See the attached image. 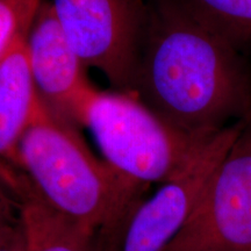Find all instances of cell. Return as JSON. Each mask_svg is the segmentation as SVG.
<instances>
[{
  "mask_svg": "<svg viewBox=\"0 0 251 251\" xmlns=\"http://www.w3.org/2000/svg\"><path fill=\"white\" fill-rule=\"evenodd\" d=\"M43 0H0V59L27 36Z\"/></svg>",
  "mask_w": 251,
  "mask_h": 251,
  "instance_id": "8fae6325",
  "label": "cell"
},
{
  "mask_svg": "<svg viewBox=\"0 0 251 251\" xmlns=\"http://www.w3.org/2000/svg\"><path fill=\"white\" fill-rule=\"evenodd\" d=\"M17 168L52 208L118 251L126 225L148 186L92 152L79 128L42 108L19 143Z\"/></svg>",
  "mask_w": 251,
  "mask_h": 251,
  "instance_id": "7a4b0ae2",
  "label": "cell"
},
{
  "mask_svg": "<svg viewBox=\"0 0 251 251\" xmlns=\"http://www.w3.org/2000/svg\"><path fill=\"white\" fill-rule=\"evenodd\" d=\"M56 17L87 68L112 89L133 92L135 70L149 15L148 0H52Z\"/></svg>",
  "mask_w": 251,
  "mask_h": 251,
  "instance_id": "277c9868",
  "label": "cell"
},
{
  "mask_svg": "<svg viewBox=\"0 0 251 251\" xmlns=\"http://www.w3.org/2000/svg\"><path fill=\"white\" fill-rule=\"evenodd\" d=\"M26 46L41 102L59 120L84 127L87 107L98 89L89 79V68L71 46L49 0H43L37 9Z\"/></svg>",
  "mask_w": 251,
  "mask_h": 251,
  "instance_id": "52a82bcc",
  "label": "cell"
},
{
  "mask_svg": "<svg viewBox=\"0 0 251 251\" xmlns=\"http://www.w3.org/2000/svg\"><path fill=\"white\" fill-rule=\"evenodd\" d=\"M207 28L242 51L251 48V0H179Z\"/></svg>",
  "mask_w": 251,
  "mask_h": 251,
  "instance_id": "30bf717a",
  "label": "cell"
},
{
  "mask_svg": "<svg viewBox=\"0 0 251 251\" xmlns=\"http://www.w3.org/2000/svg\"><path fill=\"white\" fill-rule=\"evenodd\" d=\"M0 251H27V241L24 227L23 230H21L20 233L7 244V246L2 248Z\"/></svg>",
  "mask_w": 251,
  "mask_h": 251,
  "instance_id": "4fadbf2b",
  "label": "cell"
},
{
  "mask_svg": "<svg viewBox=\"0 0 251 251\" xmlns=\"http://www.w3.org/2000/svg\"><path fill=\"white\" fill-rule=\"evenodd\" d=\"M41 108L25 36L0 59V161L15 165L19 143Z\"/></svg>",
  "mask_w": 251,
  "mask_h": 251,
  "instance_id": "ba28073f",
  "label": "cell"
},
{
  "mask_svg": "<svg viewBox=\"0 0 251 251\" xmlns=\"http://www.w3.org/2000/svg\"><path fill=\"white\" fill-rule=\"evenodd\" d=\"M131 94L178 129L211 137L251 114V72L179 0H152Z\"/></svg>",
  "mask_w": 251,
  "mask_h": 251,
  "instance_id": "6da1fadb",
  "label": "cell"
},
{
  "mask_svg": "<svg viewBox=\"0 0 251 251\" xmlns=\"http://www.w3.org/2000/svg\"><path fill=\"white\" fill-rule=\"evenodd\" d=\"M14 183L20 198L27 251H109L98 234L49 206L18 169Z\"/></svg>",
  "mask_w": 251,
  "mask_h": 251,
  "instance_id": "9c48e42d",
  "label": "cell"
},
{
  "mask_svg": "<svg viewBox=\"0 0 251 251\" xmlns=\"http://www.w3.org/2000/svg\"><path fill=\"white\" fill-rule=\"evenodd\" d=\"M14 171V166L0 161V250L7 246L24 227Z\"/></svg>",
  "mask_w": 251,
  "mask_h": 251,
  "instance_id": "7c38bea8",
  "label": "cell"
},
{
  "mask_svg": "<svg viewBox=\"0 0 251 251\" xmlns=\"http://www.w3.org/2000/svg\"><path fill=\"white\" fill-rule=\"evenodd\" d=\"M164 251H251V122Z\"/></svg>",
  "mask_w": 251,
  "mask_h": 251,
  "instance_id": "5b68a950",
  "label": "cell"
},
{
  "mask_svg": "<svg viewBox=\"0 0 251 251\" xmlns=\"http://www.w3.org/2000/svg\"><path fill=\"white\" fill-rule=\"evenodd\" d=\"M84 127L91 130L109 165L146 186L174 179L213 137L178 129L136 96L115 90L97 91Z\"/></svg>",
  "mask_w": 251,
  "mask_h": 251,
  "instance_id": "3957f363",
  "label": "cell"
},
{
  "mask_svg": "<svg viewBox=\"0 0 251 251\" xmlns=\"http://www.w3.org/2000/svg\"><path fill=\"white\" fill-rule=\"evenodd\" d=\"M250 122L251 114L226 127L205 144L183 172L142 200L126 225L118 251H164L186 224L215 169Z\"/></svg>",
  "mask_w": 251,
  "mask_h": 251,
  "instance_id": "8992f818",
  "label": "cell"
}]
</instances>
